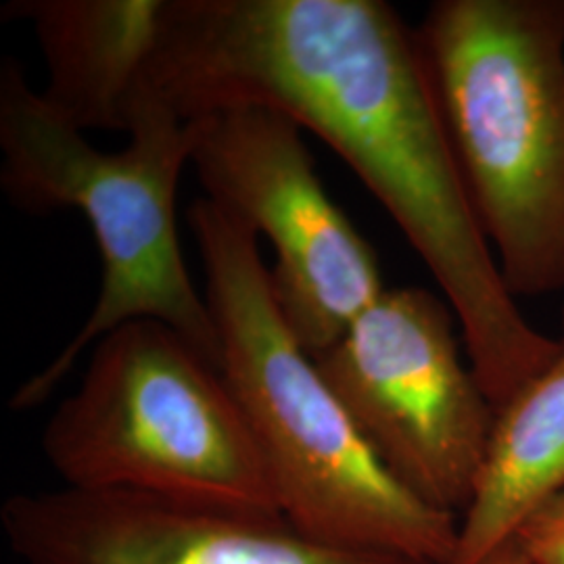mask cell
Masks as SVG:
<instances>
[{
	"instance_id": "1",
	"label": "cell",
	"mask_w": 564,
	"mask_h": 564,
	"mask_svg": "<svg viewBox=\"0 0 564 564\" xmlns=\"http://www.w3.org/2000/svg\"><path fill=\"white\" fill-rule=\"evenodd\" d=\"M147 93L188 121L263 105L321 137L421 256L487 400L558 351L508 293L477 223L416 30L381 0H165Z\"/></svg>"
},
{
	"instance_id": "2",
	"label": "cell",
	"mask_w": 564,
	"mask_h": 564,
	"mask_svg": "<svg viewBox=\"0 0 564 564\" xmlns=\"http://www.w3.org/2000/svg\"><path fill=\"white\" fill-rule=\"evenodd\" d=\"M186 218L220 335V375L286 523L321 544L452 564L458 517L408 491L364 440L284 321L258 235L205 197Z\"/></svg>"
},
{
	"instance_id": "3",
	"label": "cell",
	"mask_w": 564,
	"mask_h": 564,
	"mask_svg": "<svg viewBox=\"0 0 564 564\" xmlns=\"http://www.w3.org/2000/svg\"><path fill=\"white\" fill-rule=\"evenodd\" d=\"M128 134L118 153L93 147L32 88L18 61H2L0 182L7 199L39 216L78 209L102 260L101 291L88 321L53 362L21 384L13 410L44 402L84 349L132 321L172 326L220 370L218 326L205 293L191 281L176 226L191 126L144 95Z\"/></svg>"
},
{
	"instance_id": "4",
	"label": "cell",
	"mask_w": 564,
	"mask_h": 564,
	"mask_svg": "<svg viewBox=\"0 0 564 564\" xmlns=\"http://www.w3.org/2000/svg\"><path fill=\"white\" fill-rule=\"evenodd\" d=\"M416 32L508 293H564V0H440Z\"/></svg>"
},
{
	"instance_id": "5",
	"label": "cell",
	"mask_w": 564,
	"mask_h": 564,
	"mask_svg": "<svg viewBox=\"0 0 564 564\" xmlns=\"http://www.w3.org/2000/svg\"><path fill=\"white\" fill-rule=\"evenodd\" d=\"M42 452L65 487L281 514L220 370L158 321L121 324L93 345L80 387L44 426Z\"/></svg>"
},
{
	"instance_id": "6",
	"label": "cell",
	"mask_w": 564,
	"mask_h": 564,
	"mask_svg": "<svg viewBox=\"0 0 564 564\" xmlns=\"http://www.w3.org/2000/svg\"><path fill=\"white\" fill-rule=\"evenodd\" d=\"M456 326L445 297L384 289L314 360L387 470L424 505L460 519L496 410L463 358Z\"/></svg>"
},
{
	"instance_id": "7",
	"label": "cell",
	"mask_w": 564,
	"mask_h": 564,
	"mask_svg": "<svg viewBox=\"0 0 564 564\" xmlns=\"http://www.w3.org/2000/svg\"><path fill=\"white\" fill-rule=\"evenodd\" d=\"M205 199L263 235L282 316L316 358L383 295L372 247L326 195L302 126L263 105H228L188 120Z\"/></svg>"
},
{
	"instance_id": "8",
	"label": "cell",
	"mask_w": 564,
	"mask_h": 564,
	"mask_svg": "<svg viewBox=\"0 0 564 564\" xmlns=\"http://www.w3.org/2000/svg\"><path fill=\"white\" fill-rule=\"evenodd\" d=\"M18 564H421L305 538L281 514L61 487L0 508Z\"/></svg>"
},
{
	"instance_id": "9",
	"label": "cell",
	"mask_w": 564,
	"mask_h": 564,
	"mask_svg": "<svg viewBox=\"0 0 564 564\" xmlns=\"http://www.w3.org/2000/svg\"><path fill=\"white\" fill-rule=\"evenodd\" d=\"M165 0H18L7 20H28L48 69L44 101L78 130L128 132L147 93Z\"/></svg>"
},
{
	"instance_id": "10",
	"label": "cell",
	"mask_w": 564,
	"mask_h": 564,
	"mask_svg": "<svg viewBox=\"0 0 564 564\" xmlns=\"http://www.w3.org/2000/svg\"><path fill=\"white\" fill-rule=\"evenodd\" d=\"M564 487V335L544 370L496 412L452 564H479Z\"/></svg>"
},
{
	"instance_id": "11",
	"label": "cell",
	"mask_w": 564,
	"mask_h": 564,
	"mask_svg": "<svg viewBox=\"0 0 564 564\" xmlns=\"http://www.w3.org/2000/svg\"><path fill=\"white\" fill-rule=\"evenodd\" d=\"M512 538L529 563L564 564V487L538 506Z\"/></svg>"
},
{
	"instance_id": "12",
	"label": "cell",
	"mask_w": 564,
	"mask_h": 564,
	"mask_svg": "<svg viewBox=\"0 0 564 564\" xmlns=\"http://www.w3.org/2000/svg\"><path fill=\"white\" fill-rule=\"evenodd\" d=\"M479 564H531L527 561L523 550L514 542V538L506 540L505 544L498 545L491 554H487Z\"/></svg>"
}]
</instances>
